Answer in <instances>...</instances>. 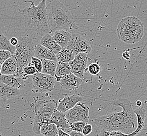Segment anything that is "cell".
Segmentation results:
<instances>
[{
  "label": "cell",
  "instance_id": "cell-1",
  "mask_svg": "<svg viewBox=\"0 0 147 136\" xmlns=\"http://www.w3.org/2000/svg\"><path fill=\"white\" fill-rule=\"evenodd\" d=\"M114 104L121 107L123 110L96 118L94 120L95 124L100 129L109 131H120L126 134L134 131L137 127V121L132 104L127 99L121 98L114 101Z\"/></svg>",
  "mask_w": 147,
  "mask_h": 136
},
{
  "label": "cell",
  "instance_id": "cell-2",
  "mask_svg": "<svg viewBox=\"0 0 147 136\" xmlns=\"http://www.w3.org/2000/svg\"><path fill=\"white\" fill-rule=\"evenodd\" d=\"M47 0H42L37 6L32 0L25 1L31 5L19 11L23 16L24 30L27 36L33 39L41 38L43 36L50 34L47 17Z\"/></svg>",
  "mask_w": 147,
  "mask_h": 136
},
{
  "label": "cell",
  "instance_id": "cell-3",
  "mask_svg": "<svg viewBox=\"0 0 147 136\" xmlns=\"http://www.w3.org/2000/svg\"><path fill=\"white\" fill-rule=\"evenodd\" d=\"M47 11L50 34L59 30L70 32L79 29L69 9L59 1L50 2L47 6Z\"/></svg>",
  "mask_w": 147,
  "mask_h": 136
},
{
  "label": "cell",
  "instance_id": "cell-4",
  "mask_svg": "<svg viewBox=\"0 0 147 136\" xmlns=\"http://www.w3.org/2000/svg\"><path fill=\"white\" fill-rule=\"evenodd\" d=\"M35 45L33 39L28 36L18 38V44L15 46L16 51L14 56L18 62L20 74L23 72V67L29 65L32 58L34 56Z\"/></svg>",
  "mask_w": 147,
  "mask_h": 136
},
{
  "label": "cell",
  "instance_id": "cell-5",
  "mask_svg": "<svg viewBox=\"0 0 147 136\" xmlns=\"http://www.w3.org/2000/svg\"><path fill=\"white\" fill-rule=\"evenodd\" d=\"M57 103L54 100L39 102L35 107V116L32 127L33 131L40 135V128L42 125L52 123L54 111L57 109Z\"/></svg>",
  "mask_w": 147,
  "mask_h": 136
},
{
  "label": "cell",
  "instance_id": "cell-6",
  "mask_svg": "<svg viewBox=\"0 0 147 136\" xmlns=\"http://www.w3.org/2000/svg\"><path fill=\"white\" fill-rule=\"evenodd\" d=\"M32 84L37 92L52 91L55 88L56 79L49 74L37 72L32 75Z\"/></svg>",
  "mask_w": 147,
  "mask_h": 136
},
{
  "label": "cell",
  "instance_id": "cell-7",
  "mask_svg": "<svg viewBox=\"0 0 147 136\" xmlns=\"http://www.w3.org/2000/svg\"><path fill=\"white\" fill-rule=\"evenodd\" d=\"M65 117L69 124L77 121L88 123L90 119L89 107L80 102L71 110L65 112Z\"/></svg>",
  "mask_w": 147,
  "mask_h": 136
},
{
  "label": "cell",
  "instance_id": "cell-8",
  "mask_svg": "<svg viewBox=\"0 0 147 136\" xmlns=\"http://www.w3.org/2000/svg\"><path fill=\"white\" fill-rule=\"evenodd\" d=\"M67 48L72 51L75 56L80 53L88 55L91 50V46L88 41L76 33L72 34Z\"/></svg>",
  "mask_w": 147,
  "mask_h": 136
},
{
  "label": "cell",
  "instance_id": "cell-9",
  "mask_svg": "<svg viewBox=\"0 0 147 136\" xmlns=\"http://www.w3.org/2000/svg\"><path fill=\"white\" fill-rule=\"evenodd\" d=\"M88 57V54L80 53L77 55L74 59L69 62L73 74L82 79L86 70Z\"/></svg>",
  "mask_w": 147,
  "mask_h": 136
},
{
  "label": "cell",
  "instance_id": "cell-10",
  "mask_svg": "<svg viewBox=\"0 0 147 136\" xmlns=\"http://www.w3.org/2000/svg\"><path fill=\"white\" fill-rule=\"evenodd\" d=\"M54 77L56 81L60 83V85L62 88L69 91L77 90L82 82L81 78L77 77L72 73L63 77Z\"/></svg>",
  "mask_w": 147,
  "mask_h": 136
},
{
  "label": "cell",
  "instance_id": "cell-11",
  "mask_svg": "<svg viewBox=\"0 0 147 136\" xmlns=\"http://www.w3.org/2000/svg\"><path fill=\"white\" fill-rule=\"evenodd\" d=\"M83 100V98L78 95L74 94L65 96L57 105V110L65 113Z\"/></svg>",
  "mask_w": 147,
  "mask_h": 136
},
{
  "label": "cell",
  "instance_id": "cell-12",
  "mask_svg": "<svg viewBox=\"0 0 147 136\" xmlns=\"http://www.w3.org/2000/svg\"><path fill=\"white\" fill-rule=\"evenodd\" d=\"M1 74L13 75L15 77L20 74L18 62L14 55H12L2 65Z\"/></svg>",
  "mask_w": 147,
  "mask_h": 136
},
{
  "label": "cell",
  "instance_id": "cell-13",
  "mask_svg": "<svg viewBox=\"0 0 147 136\" xmlns=\"http://www.w3.org/2000/svg\"><path fill=\"white\" fill-rule=\"evenodd\" d=\"M132 107L134 112L136 115L137 121V127L133 132L135 133L136 135H137L144 128V121L146 117V110L144 109L143 105L140 107L137 106L136 105L134 106L132 104Z\"/></svg>",
  "mask_w": 147,
  "mask_h": 136
},
{
  "label": "cell",
  "instance_id": "cell-14",
  "mask_svg": "<svg viewBox=\"0 0 147 136\" xmlns=\"http://www.w3.org/2000/svg\"><path fill=\"white\" fill-rule=\"evenodd\" d=\"M34 57L40 60H50L57 62L56 55L40 44L35 45Z\"/></svg>",
  "mask_w": 147,
  "mask_h": 136
},
{
  "label": "cell",
  "instance_id": "cell-15",
  "mask_svg": "<svg viewBox=\"0 0 147 136\" xmlns=\"http://www.w3.org/2000/svg\"><path fill=\"white\" fill-rule=\"evenodd\" d=\"M20 94L19 89L2 83H0V98L1 99L8 100L15 98Z\"/></svg>",
  "mask_w": 147,
  "mask_h": 136
},
{
  "label": "cell",
  "instance_id": "cell-16",
  "mask_svg": "<svg viewBox=\"0 0 147 136\" xmlns=\"http://www.w3.org/2000/svg\"><path fill=\"white\" fill-rule=\"evenodd\" d=\"M39 44L48 48L56 55L62 49L61 47L54 40L53 36L50 35V34H47L41 37Z\"/></svg>",
  "mask_w": 147,
  "mask_h": 136
},
{
  "label": "cell",
  "instance_id": "cell-17",
  "mask_svg": "<svg viewBox=\"0 0 147 136\" xmlns=\"http://www.w3.org/2000/svg\"><path fill=\"white\" fill-rule=\"evenodd\" d=\"M52 123L56 125L58 128L69 131V124L65 117V113L60 112L56 109L53 113Z\"/></svg>",
  "mask_w": 147,
  "mask_h": 136
},
{
  "label": "cell",
  "instance_id": "cell-18",
  "mask_svg": "<svg viewBox=\"0 0 147 136\" xmlns=\"http://www.w3.org/2000/svg\"><path fill=\"white\" fill-rule=\"evenodd\" d=\"M53 38L62 48L67 47L72 33L67 30H59L54 32Z\"/></svg>",
  "mask_w": 147,
  "mask_h": 136
},
{
  "label": "cell",
  "instance_id": "cell-19",
  "mask_svg": "<svg viewBox=\"0 0 147 136\" xmlns=\"http://www.w3.org/2000/svg\"><path fill=\"white\" fill-rule=\"evenodd\" d=\"M118 26L123 27L132 32L139 27L144 26V24L136 17L128 16L122 19Z\"/></svg>",
  "mask_w": 147,
  "mask_h": 136
},
{
  "label": "cell",
  "instance_id": "cell-20",
  "mask_svg": "<svg viewBox=\"0 0 147 136\" xmlns=\"http://www.w3.org/2000/svg\"><path fill=\"white\" fill-rule=\"evenodd\" d=\"M56 59L58 63H69L73 60L75 55L72 51L67 47L63 48L56 55Z\"/></svg>",
  "mask_w": 147,
  "mask_h": 136
},
{
  "label": "cell",
  "instance_id": "cell-21",
  "mask_svg": "<svg viewBox=\"0 0 147 136\" xmlns=\"http://www.w3.org/2000/svg\"><path fill=\"white\" fill-rule=\"evenodd\" d=\"M42 62L41 72L44 74H49L55 76L58 62L50 60H41Z\"/></svg>",
  "mask_w": 147,
  "mask_h": 136
},
{
  "label": "cell",
  "instance_id": "cell-22",
  "mask_svg": "<svg viewBox=\"0 0 147 136\" xmlns=\"http://www.w3.org/2000/svg\"><path fill=\"white\" fill-rule=\"evenodd\" d=\"M58 128L53 123L42 125L40 128V133L44 136H58Z\"/></svg>",
  "mask_w": 147,
  "mask_h": 136
},
{
  "label": "cell",
  "instance_id": "cell-23",
  "mask_svg": "<svg viewBox=\"0 0 147 136\" xmlns=\"http://www.w3.org/2000/svg\"><path fill=\"white\" fill-rule=\"evenodd\" d=\"M0 82L18 89H20L22 86L16 77L13 75L0 74Z\"/></svg>",
  "mask_w": 147,
  "mask_h": 136
},
{
  "label": "cell",
  "instance_id": "cell-24",
  "mask_svg": "<svg viewBox=\"0 0 147 136\" xmlns=\"http://www.w3.org/2000/svg\"><path fill=\"white\" fill-rule=\"evenodd\" d=\"M117 34L119 39L128 44H133L131 34L132 32L123 27L118 26Z\"/></svg>",
  "mask_w": 147,
  "mask_h": 136
},
{
  "label": "cell",
  "instance_id": "cell-25",
  "mask_svg": "<svg viewBox=\"0 0 147 136\" xmlns=\"http://www.w3.org/2000/svg\"><path fill=\"white\" fill-rule=\"evenodd\" d=\"M0 50H5L10 51L13 55L15 54V46L11 44L10 42L3 33L0 31Z\"/></svg>",
  "mask_w": 147,
  "mask_h": 136
},
{
  "label": "cell",
  "instance_id": "cell-26",
  "mask_svg": "<svg viewBox=\"0 0 147 136\" xmlns=\"http://www.w3.org/2000/svg\"><path fill=\"white\" fill-rule=\"evenodd\" d=\"M71 73V69L69 63H58L55 76L63 77Z\"/></svg>",
  "mask_w": 147,
  "mask_h": 136
},
{
  "label": "cell",
  "instance_id": "cell-27",
  "mask_svg": "<svg viewBox=\"0 0 147 136\" xmlns=\"http://www.w3.org/2000/svg\"><path fill=\"white\" fill-rule=\"evenodd\" d=\"M144 35V26L139 27L136 30L132 31L131 34L133 44L139 42Z\"/></svg>",
  "mask_w": 147,
  "mask_h": 136
},
{
  "label": "cell",
  "instance_id": "cell-28",
  "mask_svg": "<svg viewBox=\"0 0 147 136\" xmlns=\"http://www.w3.org/2000/svg\"><path fill=\"white\" fill-rule=\"evenodd\" d=\"M135 133L134 132L129 134L122 133L120 131H109L106 130L101 129L100 136H136Z\"/></svg>",
  "mask_w": 147,
  "mask_h": 136
},
{
  "label": "cell",
  "instance_id": "cell-29",
  "mask_svg": "<svg viewBox=\"0 0 147 136\" xmlns=\"http://www.w3.org/2000/svg\"><path fill=\"white\" fill-rule=\"evenodd\" d=\"M86 123L83 121H77L72 124H69V129L71 131H74L78 133H81L82 131L83 128L84 127Z\"/></svg>",
  "mask_w": 147,
  "mask_h": 136
},
{
  "label": "cell",
  "instance_id": "cell-30",
  "mask_svg": "<svg viewBox=\"0 0 147 136\" xmlns=\"http://www.w3.org/2000/svg\"><path fill=\"white\" fill-rule=\"evenodd\" d=\"M88 72L92 75H96L101 71V67L97 63H92L88 67Z\"/></svg>",
  "mask_w": 147,
  "mask_h": 136
},
{
  "label": "cell",
  "instance_id": "cell-31",
  "mask_svg": "<svg viewBox=\"0 0 147 136\" xmlns=\"http://www.w3.org/2000/svg\"><path fill=\"white\" fill-rule=\"evenodd\" d=\"M30 65H34L36 69L37 72L41 73L42 70V62L41 60L36 58L35 57H32Z\"/></svg>",
  "mask_w": 147,
  "mask_h": 136
},
{
  "label": "cell",
  "instance_id": "cell-32",
  "mask_svg": "<svg viewBox=\"0 0 147 136\" xmlns=\"http://www.w3.org/2000/svg\"><path fill=\"white\" fill-rule=\"evenodd\" d=\"M22 71L25 74L28 75H32L37 72V71L35 67L32 65H29L25 66L23 68Z\"/></svg>",
  "mask_w": 147,
  "mask_h": 136
},
{
  "label": "cell",
  "instance_id": "cell-33",
  "mask_svg": "<svg viewBox=\"0 0 147 136\" xmlns=\"http://www.w3.org/2000/svg\"><path fill=\"white\" fill-rule=\"evenodd\" d=\"M12 55H13L9 51L0 50V63L2 65L6 60L8 59Z\"/></svg>",
  "mask_w": 147,
  "mask_h": 136
},
{
  "label": "cell",
  "instance_id": "cell-34",
  "mask_svg": "<svg viewBox=\"0 0 147 136\" xmlns=\"http://www.w3.org/2000/svg\"><path fill=\"white\" fill-rule=\"evenodd\" d=\"M93 130V127L91 125L89 124L88 123L86 124L84 127L83 128L82 131V133L83 134L84 136H88L91 133Z\"/></svg>",
  "mask_w": 147,
  "mask_h": 136
},
{
  "label": "cell",
  "instance_id": "cell-35",
  "mask_svg": "<svg viewBox=\"0 0 147 136\" xmlns=\"http://www.w3.org/2000/svg\"><path fill=\"white\" fill-rule=\"evenodd\" d=\"M130 51L129 49H127L123 53V57L125 59L129 60L130 57Z\"/></svg>",
  "mask_w": 147,
  "mask_h": 136
},
{
  "label": "cell",
  "instance_id": "cell-36",
  "mask_svg": "<svg viewBox=\"0 0 147 136\" xmlns=\"http://www.w3.org/2000/svg\"><path fill=\"white\" fill-rule=\"evenodd\" d=\"M58 136H71L69 133L65 132V131L62 130L61 128H58Z\"/></svg>",
  "mask_w": 147,
  "mask_h": 136
},
{
  "label": "cell",
  "instance_id": "cell-37",
  "mask_svg": "<svg viewBox=\"0 0 147 136\" xmlns=\"http://www.w3.org/2000/svg\"><path fill=\"white\" fill-rule=\"evenodd\" d=\"M9 42L12 45L14 46H16L18 44V38L16 37H12L9 40Z\"/></svg>",
  "mask_w": 147,
  "mask_h": 136
},
{
  "label": "cell",
  "instance_id": "cell-38",
  "mask_svg": "<svg viewBox=\"0 0 147 136\" xmlns=\"http://www.w3.org/2000/svg\"><path fill=\"white\" fill-rule=\"evenodd\" d=\"M69 134L71 136H85L81 133H78L74 131H70L69 132Z\"/></svg>",
  "mask_w": 147,
  "mask_h": 136
},
{
  "label": "cell",
  "instance_id": "cell-39",
  "mask_svg": "<svg viewBox=\"0 0 147 136\" xmlns=\"http://www.w3.org/2000/svg\"><path fill=\"white\" fill-rule=\"evenodd\" d=\"M136 105L137 106L140 107L143 105V104H142V102L141 101H137L136 103Z\"/></svg>",
  "mask_w": 147,
  "mask_h": 136
},
{
  "label": "cell",
  "instance_id": "cell-40",
  "mask_svg": "<svg viewBox=\"0 0 147 136\" xmlns=\"http://www.w3.org/2000/svg\"><path fill=\"white\" fill-rule=\"evenodd\" d=\"M1 68H2V64L0 63V74H1Z\"/></svg>",
  "mask_w": 147,
  "mask_h": 136
},
{
  "label": "cell",
  "instance_id": "cell-41",
  "mask_svg": "<svg viewBox=\"0 0 147 136\" xmlns=\"http://www.w3.org/2000/svg\"><path fill=\"white\" fill-rule=\"evenodd\" d=\"M0 136H2V134H1V133H0Z\"/></svg>",
  "mask_w": 147,
  "mask_h": 136
}]
</instances>
